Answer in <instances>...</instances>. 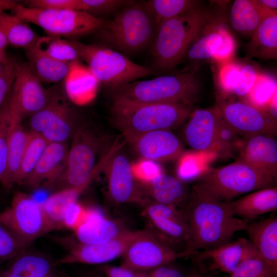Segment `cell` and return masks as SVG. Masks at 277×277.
I'll return each instance as SVG.
<instances>
[{
    "instance_id": "44dd1931",
    "label": "cell",
    "mask_w": 277,
    "mask_h": 277,
    "mask_svg": "<svg viewBox=\"0 0 277 277\" xmlns=\"http://www.w3.org/2000/svg\"><path fill=\"white\" fill-rule=\"evenodd\" d=\"M131 144L142 157L150 161L171 160L179 157L183 150L180 140L169 130L149 132Z\"/></svg>"
},
{
    "instance_id": "7a4b0ae2",
    "label": "cell",
    "mask_w": 277,
    "mask_h": 277,
    "mask_svg": "<svg viewBox=\"0 0 277 277\" xmlns=\"http://www.w3.org/2000/svg\"><path fill=\"white\" fill-rule=\"evenodd\" d=\"M212 12L201 5L160 25L150 46L152 69L165 72L179 64Z\"/></svg>"
},
{
    "instance_id": "9c48e42d",
    "label": "cell",
    "mask_w": 277,
    "mask_h": 277,
    "mask_svg": "<svg viewBox=\"0 0 277 277\" xmlns=\"http://www.w3.org/2000/svg\"><path fill=\"white\" fill-rule=\"evenodd\" d=\"M11 10L26 23L42 28L48 35L61 38H74L95 33L105 21L83 11L31 8L21 2Z\"/></svg>"
},
{
    "instance_id": "5b68a950",
    "label": "cell",
    "mask_w": 277,
    "mask_h": 277,
    "mask_svg": "<svg viewBox=\"0 0 277 277\" xmlns=\"http://www.w3.org/2000/svg\"><path fill=\"white\" fill-rule=\"evenodd\" d=\"M156 31L144 2L130 1L95 34L102 45L127 56L150 47Z\"/></svg>"
},
{
    "instance_id": "ab89813d",
    "label": "cell",
    "mask_w": 277,
    "mask_h": 277,
    "mask_svg": "<svg viewBox=\"0 0 277 277\" xmlns=\"http://www.w3.org/2000/svg\"><path fill=\"white\" fill-rule=\"evenodd\" d=\"M75 113L71 107L50 128L41 135L49 143H66L76 129Z\"/></svg>"
},
{
    "instance_id": "d6a6232c",
    "label": "cell",
    "mask_w": 277,
    "mask_h": 277,
    "mask_svg": "<svg viewBox=\"0 0 277 277\" xmlns=\"http://www.w3.org/2000/svg\"><path fill=\"white\" fill-rule=\"evenodd\" d=\"M0 30L9 45L17 48H30L39 37L27 23L6 12L0 13Z\"/></svg>"
},
{
    "instance_id": "6125c7cd",
    "label": "cell",
    "mask_w": 277,
    "mask_h": 277,
    "mask_svg": "<svg viewBox=\"0 0 277 277\" xmlns=\"http://www.w3.org/2000/svg\"><path fill=\"white\" fill-rule=\"evenodd\" d=\"M5 64H0V73H1V72L2 71L3 68H4V67L5 66Z\"/></svg>"
},
{
    "instance_id": "30bf717a",
    "label": "cell",
    "mask_w": 277,
    "mask_h": 277,
    "mask_svg": "<svg viewBox=\"0 0 277 277\" xmlns=\"http://www.w3.org/2000/svg\"><path fill=\"white\" fill-rule=\"evenodd\" d=\"M0 223L27 247L54 231L42 205L21 191L14 192L10 205L0 212Z\"/></svg>"
},
{
    "instance_id": "836d02e7",
    "label": "cell",
    "mask_w": 277,
    "mask_h": 277,
    "mask_svg": "<svg viewBox=\"0 0 277 277\" xmlns=\"http://www.w3.org/2000/svg\"><path fill=\"white\" fill-rule=\"evenodd\" d=\"M85 189L66 188L56 190L42 205L44 211L54 230L63 229L65 212L70 205L78 201Z\"/></svg>"
},
{
    "instance_id": "d6986e66",
    "label": "cell",
    "mask_w": 277,
    "mask_h": 277,
    "mask_svg": "<svg viewBox=\"0 0 277 277\" xmlns=\"http://www.w3.org/2000/svg\"><path fill=\"white\" fill-rule=\"evenodd\" d=\"M0 277H61L56 261L39 251L29 248L6 263Z\"/></svg>"
},
{
    "instance_id": "7402d4cb",
    "label": "cell",
    "mask_w": 277,
    "mask_h": 277,
    "mask_svg": "<svg viewBox=\"0 0 277 277\" xmlns=\"http://www.w3.org/2000/svg\"><path fill=\"white\" fill-rule=\"evenodd\" d=\"M68 149L66 143H48L34 170L23 185L36 188L44 184L50 188L64 170Z\"/></svg>"
},
{
    "instance_id": "91938a15",
    "label": "cell",
    "mask_w": 277,
    "mask_h": 277,
    "mask_svg": "<svg viewBox=\"0 0 277 277\" xmlns=\"http://www.w3.org/2000/svg\"><path fill=\"white\" fill-rule=\"evenodd\" d=\"M9 57L7 56L5 50L0 49V64H6Z\"/></svg>"
},
{
    "instance_id": "681fc988",
    "label": "cell",
    "mask_w": 277,
    "mask_h": 277,
    "mask_svg": "<svg viewBox=\"0 0 277 277\" xmlns=\"http://www.w3.org/2000/svg\"><path fill=\"white\" fill-rule=\"evenodd\" d=\"M97 269L105 277H149L147 272L138 271L122 266L103 265Z\"/></svg>"
},
{
    "instance_id": "ffe728a7",
    "label": "cell",
    "mask_w": 277,
    "mask_h": 277,
    "mask_svg": "<svg viewBox=\"0 0 277 277\" xmlns=\"http://www.w3.org/2000/svg\"><path fill=\"white\" fill-rule=\"evenodd\" d=\"M238 159L277 178V141L275 136L258 134L245 138Z\"/></svg>"
},
{
    "instance_id": "d4e9b609",
    "label": "cell",
    "mask_w": 277,
    "mask_h": 277,
    "mask_svg": "<svg viewBox=\"0 0 277 277\" xmlns=\"http://www.w3.org/2000/svg\"><path fill=\"white\" fill-rule=\"evenodd\" d=\"M244 231L260 257L277 273V218L248 222Z\"/></svg>"
},
{
    "instance_id": "7c38bea8",
    "label": "cell",
    "mask_w": 277,
    "mask_h": 277,
    "mask_svg": "<svg viewBox=\"0 0 277 277\" xmlns=\"http://www.w3.org/2000/svg\"><path fill=\"white\" fill-rule=\"evenodd\" d=\"M134 231L126 230L116 239L102 244H86L73 236H54L53 241L64 248L65 255L56 260L57 266L72 264L101 265L121 257Z\"/></svg>"
},
{
    "instance_id": "f546056e",
    "label": "cell",
    "mask_w": 277,
    "mask_h": 277,
    "mask_svg": "<svg viewBox=\"0 0 277 277\" xmlns=\"http://www.w3.org/2000/svg\"><path fill=\"white\" fill-rule=\"evenodd\" d=\"M247 54L264 60L277 57V15L272 12L265 16L246 45Z\"/></svg>"
},
{
    "instance_id": "b9f144b4",
    "label": "cell",
    "mask_w": 277,
    "mask_h": 277,
    "mask_svg": "<svg viewBox=\"0 0 277 277\" xmlns=\"http://www.w3.org/2000/svg\"><path fill=\"white\" fill-rule=\"evenodd\" d=\"M272 268L259 255L243 261L229 277H276Z\"/></svg>"
},
{
    "instance_id": "60d3db41",
    "label": "cell",
    "mask_w": 277,
    "mask_h": 277,
    "mask_svg": "<svg viewBox=\"0 0 277 277\" xmlns=\"http://www.w3.org/2000/svg\"><path fill=\"white\" fill-rule=\"evenodd\" d=\"M102 213L100 209L85 206L77 201L66 209L63 220V229L73 232L92 217Z\"/></svg>"
},
{
    "instance_id": "1f68e13d",
    "label": "cell",
    "mask_w": 277,
    "mask_h": 277,
    "mask_svg": "<svg viewBox=\"0 0 277 277\" xmlns=\"http://www.w3.org/2000/svg\"><path fill=\"white\" fill-rule=\"evenodd\" d=\"M26 50L28 58L27 63L41 82L54 83L65 80L71 63L52 58L39 53L33 47Z\"/></svg>"
},
{
    "instance_id": "680465c9",
    "label": "cell",
    "mask_w": 277,
    "mask_h": 277,
    "mask_svg": "<svg viewBox=\"0 0 277 277\" xmlns=\"http://www.w3.org/2000/svg\"><path fill=\"white\" fill-rule=\"evenodd\" d=\"M80 277H105L101 273L96 271H91L85 273V274L81 275Z\"/></svg>"
},
{
    "instance_id": "e7e4bbea",
    "label": "cell",
    "mask_w": 277,
    "mask_h": 277,
    "mask_svg": "<svg viewBox=\"0 0 277 277\" xmlns=\"http://www.w3.org/2000/svg\"><path fill=\"white\" fill-rule=\"evenodd\" d=\"M67 277H68V276H67Z\"/></svg>"
},
{
    "instance_id": "3957f363",
    "label": "cell",
    "mask_w": 277,
    "mask_h": 277,
    "mask_svg": "<svg viewBox=\"0 0 277 277\" xmlns=\"http://www.w3.org/2000/svg\"><path fill=\"white\" fill-rule=\"evenodd\" d=\"M192 107L179 104L112 101L110 119L126 140L131 143L149 132L170 130L181 126L188 119Z\"/></svg>"
},
{
    "instance_id": "db71d44e",
    "label": "cell",
    "mask_w": 277,
    "mask_h": 277,
    "mask_svg": "<svg viewBox=\"0 0 277 277\" xmlns=\"http://www.w3.org/2000/svg\"><path fill=\"white\" fill-rule=\"evenodd\" d=\"M20 3L14 0H0V13L7 10H12Z\"/></svg>"
},
{
    "instance_id": "8992f818",
    "label": "cell",
    "mask_w": 277,
    "mask_h": 277,
    "mask_svg": "<svg viewBox=\"0 0 277 277\" xmlns=\"http://www.w3.org/2000/svg\"><path fill=\"white\" fill-rule=\"evenodd\" d=\"M276 179L239 159L227 165L209 169L192 189L220 202L276 186Z\"/></svg>"
},
{
    "instance_id": "4316f807",
    "label": "cell",
    "mask_w": 277,
    "mask_h": 277,
    "mask_svg": "<svg viewBox=\"0 0 277 277\" xmlns=\"http://www.w3.org/2000/svg\"><path fill=\"white\" fill-rule=\"evenodd\" d=\"M64 81V88L68 98L82 105L92 101L95 96L99 82L87 66L80 62L71 63Z\"/></svg>"
},
{
    "instance_id": "4fadbf2b",
    "label": "cell",
    "mask_w": 277,
    "mask_h": 277,
    "mask_svg": "<svg viewBox=\"0 0 277 277\" xmlns=\"http://www.w3.org/2000/svg\"><path fill=\"white\" fill-rule=\"evenodd\" d=\"M56 89L45 88L27 63H18L10 92V102L23 119L46 106L59 94Z\"/></svg>"
},
{
    "instance_id": "603a6c76",
    "label": "cell",
    "mask_w": 277,
    "mask_h": 277,
    "mask_svg": "<svg viewBox=\"0 0 277 277\" xmlns=\"http://www.w3.org/2000/svg\"><path fill=\"white\" fill-rule=\"evenodd\" d=\"M231 214L248 222L277 209V187L258 190L232 202H225Z\"/></svg>"
},
{
    "instance_id": "7bdbcfd3",
    "label": "cell",
    "mask_w": 277,
    "mask_h": 277,
    "mask_svg": "<svg viewBox=\"0 0 277 277\" xmlns=\"http://www.w3.org/2000/svg\"><path fill=\"white\" fill-rule=\"evenodd\" d=\"M239 136L221 116L213 150H216V152L221 156H230L238 147Z\"/></svg>"
},
{
    "instance_id": "2e32d148",
    "label": "cell",
    "mask_w": 277,
    "mask_h": 277,
    "mask_svg": "<svg viewBox=\"0 0 277 277\" xmlns=\"http://www.w3.org/2000/svg\"><path fill=\"white\" fill-rule=\"evenodd\" d=\"M142 213L150 229L169 246L170 243H185L188 226L183 211L173 206L150 202L144 207Z\"/></svg>"
},
{
    "instance_id": "816d5d0a",
    "label": "cell",
    "mask_w": 277,
    "mask_h": 277,
    "mask_svg": "<svg viewBox=\"0 0 277 277\" xmlns=\"http://www.w3.org/2000/svg\"><path fill=\"white\" fill-rule=\"evenodd\" d=\"M235 47L234 38L227 30L223 35V42L213 58L217 60H225L233 53Z\"/></svg>"
},
{
    "instance_id": "52a82bcc",
    "label": "cell",
    "mask_w": 277,
    "mask_h": 277,
    "mask_svg": "<svg viewBox=\"0 0 277 277\" xmlns=\"http://www.w3.org/2000/svg\"><path fill=\"white\" fill-rule=\"evenodd\" d=\"M72 42L81 60L99 83L113 90L139 78L155 74L150 68L131 61L127 56L103 45Z\"/></svg>"
},
{
    "instance_id": "277c9868",
    "label": "cell",
    "mask_w": 277,
    "mask_h": 277,
    "mask_svg": "<svg viewBox=\"0 0 277 277\" xmlns=\"http://www.w3.org/2000/svg\"><path fill=\"white\" fill-rule=\"evenodd\" d=\"M197 68L147 80H136L111 90L112 101L134 103H172L193 106L200 97Z\"/></svg>"
},
{
    "instance_id": "f35d334b",
    "label": "cell",
    "mask_w": 277,
    "mask_h": 277,
    "mask_svg": "<svg viewBox=\"0 0 277 277\" xmlns=\"http://www.w3.org/2000/svg\"><path fill=\"white\" fill-rule=\"evenodd\" d=\"M10 92L0 109V182L2 185L7 167L8 134L11 118Z\"/></svg>"
},
{
    "instance_id": "8d00e7d4",
    "label": "cell",
    "mask_w": 277,
    "mask_h": 277,
    "mask_svg": "<svg viewBox=\"0 0 277 277\" xmlns=\"http://www.w3.org/2000/svg\"><path fill=\"white\" fill-rule=\"evenodd\" d=\"M71 108L68 102L58 94L46 106L30 116V131L42 134L55 124Z\"/></svg>"
},
{
    "instance_id": "cb8c5ba5",
    "label": "cell",
    "mask_w": 277,
    "mask_h": 277,
    "mask_svg": "<svg viewBox=\"0 0 277 277\" xmlns=\"http://www.w3.org/2000/svg\"><path fill=\"white\" fill-rule=\"evenodd\" d=\"M11 118L8 134V150L7 172L2 185L10 189L15 184L22 156L29 138V132L22 126L23 118L11 105Z\"/></svg>"
},
{
    "instance_id": "ba28073f",
    "label": "cell",
    "mask_w": 277,
    "mask_h": 277,
    "mask_svg": "<svg viewBox=\"0 0 277 277\" xmlns=\"http://www.w3.org/2000/svg\"><path fill=\"white\" fill-rule=\"evenodd\" d=\"M100 136L89 126L78 127L68 149L64 170L50 188L57 190L66 188L85 189L98 168L97 154L102 146Z\"/></svg>"
},
{
    "instance_id": "c3c4849f",
    "label": "cell",
    "mask_w": 277,
    "mask_h": 277,
    "mask_svg": "<svg viewBox=\"0 0 277 277\" xmlns=\"http://www.w3.org/2000/svg\"><path fill=\"white\" fill-rule=\"evenodd\" d=\"M241 67L233 63L225 64L221 68L219 78L222 87L226 90L234 91L241 78Z\"/></svg>"
},
{
    "instance_id": "9a60e30c",
    "label": "cell",
    "mask_w": 277,
    "mask_h": 277,
    "mask_svg": "<svg viewBox=\"0 0 277 277\" xmlns=\"http://www.w3.org/2000/svg\"><path fill=\"white\" fill-rule=\"evenodd\" d=\"M116 150L108 161L107 178L111 200L121 204L143 206L149 203L143 187L137 182L129 159Z\"/></svg>"
},
{
    "instance_id": "be15d7a7",
    "label": "cell",
    "mask_w": 277,
    "mask_h": 277,
    "mask_svg": "<svg viewBox=\"0 0 277 277\" xmlns=\"http://www.w3.org/2000/svg\"><path fill=\"white\" fill-rule=\"evenodd\" d=\"M61 277H67V276L64 275L63 274H62V275L61 276Z\"/></svg>"
},
{
    "instance_id": "e0dca14e",
    "label": "cell",
    "mask_w": 277,
    "mask_h": 277,
    "mask_svg": "<svg viewBox=\"0 0 277 277\" xmlns=\"http://www.w3.org/2000/svg\"><path fill=\"white\" fill-rule=\"evenodd\" d=\"M259 255L251 242L245 238L229 241L216 247L196 252L194 255L200 263L208 262L212 270L229 274L244 260Z\"/></svg>"
},
{
    "instance_id": "6da1fadb",
    "label": "cell",
    "mask_w": 277,
    "mask_h": 277,
    "mask_svg": "<svg viewBox=\"0 0 277 277\" xmlns=\"http://www.w3.org/2000/svg\"><path fill=\"white\" fill-rule=\"evenodd\" d=\"M183 211L188 235L179 258L192 256L196 252L230 241L238 232L245 230L248 222L233 216L226 202H220L192 189Z\"/></svg>"
},
{
    "instance_id": "e575fe53",
    "label": "cell",
    "mask_w": 277,
    "mask_h": 277,
    "mask_svg": "<svg viewBox=\"0 0 277 277\" xmlns=\"http://www.w3.org/2000/svg\"><path fill=\"white\" fill-rule=\"evenodd\" d=\"M144 2L156 28L163 22L201 5V2L196 0H148Z\"/></svg>"
},
{
    "instance_id": "ac0fdd59",
    "label": "cell",
    "mask_w": 277,
    "mask_h": 277,
    "mask_svg": "<svg viewBox=\"0 0 277 277\" xmlns=\"http://www.w3.org/2000/svg\"><path fill=\"white\" fill-rule=\"evenodd\" d=\"M220 118L216 105L212 108L192 111L184 130L188 146L196 151L213 150Z\"/></svg>"
},
{
    "instance_id": "8fae6325",
    "label": "cell",
    "mask_w": 277,
    "mask_h": 277,
    "mask_svg": "<svg viewBox=\"0 0 277 277\" xmlns=\"http://www.w3.org/2000/svg\"><path fill=\"white\" fill-rule=\"evenodd\" d=\"M120 266L148 272L179 258L177 252L150 229L134 231L121 256Z\"/></svg>"
},
{
    "instance_id": "94428289",
    "label": "cell",
    "mask_w": 277,
    "mask_h": 277,
    "mask_svg": "<svg viewBox=\"0 0 277 277\" xmlns=\"http://www.w3.org/2000/svg\"><path fill=\"white\" fill-rule=\"evenodd\" d=\"M189 277H205L201 274L197 273V272H193L191 273Z\"/></svg>"
},
{
    "instance_id": "ee69618b",
    "label": "cell",
    "mask_w": 277,
    "mask_h": 277,
    "mask_svg": "<svg viewBox=\"0 0 277 277\" xmlns=\"http://www.w3.org/2000/svg\"><path fill=\"white\" fill-rule=\"evenodd\" d=\"M28 248L0 223V267Z\"/></svg>"
},
{
    "instance_id": "9f6ffc18",
    "label": "cell",
    "mask_w": 277,
    "mask_h": 277,
    "mask_svg": "<svg viewBox=\"0 0 277 277\" xmlns=\"http://www.w3.org/2000/svg\"><path fill=\"white\" fill-rule=\"evenodd\" d=\"M260 3L269 10L276 12L277 1L276 0H259Z\"/></svg>"
},
{
    "instance_id": "7dc6e473",
    "label": "cell",
    "mask_w": 277,
    "mask_h": 277,
    "mask_svg": "<svg viewBox=\"0 0 277 277\" xmlns=\"http://www.w3.org/2000/svg\"><path fill=\"white\" fill-rule=\"evenodd\" d=\"M18 62L9 58L0 73V109L11 91Z\"/></svg>"
},
{
    "instance_id": "f6af8a7d",
    "label": "cell",
    "mask_w": 277,
    "mask_h": 277,
    "mask_svg": "<svg viewBox=\"0 0 277 277\" xmlns=\"http://www.w3.org/2000/svg\"><path fill=\"white\" fill-rule=\"evenodd\" d=\"M129 1L126 0H81V11L97 17L98 15L110 13L124 7Z\"/></svg>"
},
{
    "instance_id": "11a10c76",
    "label": "cell",
    "mask_w": 277,
    "mask_h": 277,
    "mask_svg": "<svg viewBox=\"0 0 277 277\" xmlns=\"http://www.w3.org/2000/svg\"><path fill=\"white\" fill-rule=\"evenodd\" d=\"M269 104L268 110L267 112L276 121V91L272 96Z\"/></svg>"
},
{
    "instance_id": "f1b7e54d",
    "label": "cell",
    "mask_w": 277,
    "mask_h": 277,
    "mask_svg": "<svg viewBox=\"0 0 277 277\" xmlns=\"http://www.w3.org/2000/svg\"><path fill=\"white\" fill-rule=\"evenodd\" d=\"M272 12L259 1L235 0L230 10L229 22L236 32L251 37L263 18Z\"/></svg>"
},
{
    "instance_id": "6f0895ef",
    "label": "cell",
    "mask_w": 277,
    "mask_h": 277,
    "mask_svg": "<svg viewBox=\"0 0 277 277\" xmlns=\"http://www.w3.org/2000/svg\"><path fill=\"white\" fill-rule=\"evenodd\" d=\"M9 45L7 38L2 31L0 30V49L5 50Z\"/></svg>"
},
{
    "instance_id": "74e56055",
    "label": "cell",
    "mask_w": 277,
    "mask_h": 277,
    "mask_svg": "<svg viewBox=\"0 0 277 277\" xmlns=\"http://www.w3.org/2000/svg\"><path fill=\"white\" fill-rule=\"evenodd\" d=\"M48 142L41 135L29 132V138L21 160L15 184L23 185L35 167Z\"/></svg>"
},
{
    "instance_id": "5bb4252c",
    "label": "cell",
    "mask_w": 277,
    "mask_h": 277,
    "mask_svg": "<svg viewBox=\"0 0 277 277\" xmlns=\"http://www.w3.org/2000/svg\"><path fill=\"white\" fill-rule=\"evenodd\" d=\"M216 106L223 120L240 136L276 134V121L264 109L241 101L221 102Z\"/></svg>"
},
{
    "instance_id": "bcb514c9",
    "label": "cell",
    "mask_w": 277,
    "mask_h": 277,
    "mask_svg": "<svg viewBox=\"0 0 277 277\" xmlns=\"http://www.w3.org/2000/svg\"><path fill=\"white\" fill-rule=\"evenodd\" d=\"M21 3L31 8L81 11V0H26Z\"/></svg>"
},
{
    "instance_id": "484cf974",
    "label": "cell",
    "mask_w": 277,
    "mask_h": 277,
    "mask_svg": "<svg viewBox=\"0 0 277 277\" xmlns=\"http://www.w3.org/2000/svg\"><path fill=\"white\" fill-rule=\"evenodd\" d=\"M212 12L203 29L188 49L186 56L191 62L213 58L221 46L223 35L227 30L222 15Z\"/></svg>"
},
{
    "instance_id": "d590c367",
    "label": "cell",
    "mask_w": 277,
    "mask_h": 277,
    "mask_svg": "<svg viewBox=\"0 0 277 277\" xmlns=\"http://www.w3.org/2000/svg\"><path fill=\"white\" fill-rule=\"evenodd\" d=\"M32 47L39 53L57 61L71 63L81 60L72 40L49 35L39 36Z\"/></svg>"
},
{
    "instance_id": "f5cc1de1",
    "label": "cell",
    "mask_w": 277,
    "mask_h": 277,
    "mask_svg": "<svg viewBox=\"0 0 277 277\" xmlns=\"http://www.w3.org/2000/svg\"><path fill=\"white\" fill-rule=\"evenodd\" d=\"M148 273L149 277H185L179 270L168 265L157 267Z\"/></svg>"
},
{
    "instance_id": "f907efd6",
    "label": "cell",
    "mask_w": 277,
    "mask_h": 277,
    "mask_svg": "<svg viewBox=\"0 0 277 277\" xmlns=\"http://www.w3.org/2000/svg\"><path fill=\"white\" fill-rule=\"evenodd\" d=\"M259 75L254 68L249 65L241 67V78L234 91L239 94H244L253 87Z\"/></svg>"
},
{
    "instance_id": "4dcf8cb0",
    "label": "cell",
    "mask_w": 277,
    "mask_h": 277,
    "mask_svg": "<svg viewBox=\"0 0 277 277\" xmlns=\"http://www.w3.org/2000/svg\"><path fill=\"white\" fill-rule=\"evenodd\" d=\"M145 183L143 188L152 202L177 207L188 197L184 184L169 174L158 172Z\"/></svg>"
},
{
    "instance_id": "83f0119b",
    "label": "cell",
    "mask_w": 277,
    "mask_h": 277,
    "mask_svg": "<svg viewBox=\"0 0 277 277\" xmlns=\"http://www.w3.org/2000/svg\"><path fill=\"white\" fill-rule=\"evenodd\" d=\"M127 229L121 221L109 218L102 213L74 231L73 236L83 243L102 244L116 239Z\"/></svg>"
}]
</instances>
